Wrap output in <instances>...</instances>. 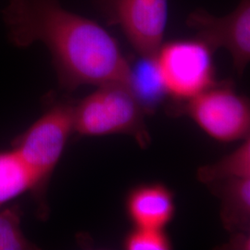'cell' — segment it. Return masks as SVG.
Here are the masks:
<instances>
[{
    "label": "cell",
    "instance_id": "cell-1",
    "mask_svg": "<svg viewBox=\"0 0 250 250\" xmlns=\"http://www.w3.org/2000/svg\"><path fill=\"white\" fill-rule=\"evenodd\" d=\"M3 16L16 46L45 44L64 89L106 83L131 89L132 66L116 39L96 21L64 9L57 0H9Z\"/></svg>",
    "mask_w": 250,
    "mask_h": 250
},
{
    "label": "cell",
    "instance_id": "cell-2",
    "mask_svg": "<svg viewBox=\"0 0 250 250\" xmlns=\"http://www.w3.org/2000/svg\"><path fill=\"white\" fill-rule=\"evenodd\" d=\"M73 107L67 102L56 103L11 143L12 149L35 175L32 193L40 216L46 212L44 201L48 182L73 133Z\"/></svg>",
    "mask_w": 250,
    "mask_h": 250
},
{
    "label": "cell",
    "instance_id": "cell-3",
    "mask_svg": "<svg viewBox=\"0 0 250 250\" xmlns=\"http://www.w3.org/2000/svg\"><path fill=\"white\" fill-rule=\"evenodd\" d=\"M83 136L134 135L146 143L144 107L133 91L122 83H106L73 107V133Z\"/></svg>",
    "mask_w": 250,
    "mask_h": 250
},
{
    "label": "cell",
    "instance_id": "cell-4",
    "mask_svg": "<svg viewBox=\"0 0 250 250\" xmlns=\"http://www.w3.org/2000/svg\"><path fill=\"white\" fill-rule=\"evenodd\" d=\"M213 50L200 39L162 44L154 57L166 94L188 100L215 84Z\"/></svg>",
    "mask_w": 250,
    "mask_h": 250
},
{
    "label": "cell",
    "instance_id": "cell-5",
    "mask_svg": "<svg viewBox=\"0 0 250 250\" xmlns=\"http://www.w3.org/2000/svg\"><path fill=\"white\" fill-rule=\"evenodd\" d=\"M108 25L119 26L135 51L153 59L163 44L168 0H93Z\"/></svg>",
    "mask_w": 250,
    "mask_h": 250
},
{
    "label": "cell",
    "instance_id": "cell-6",
    "mask_svg": "<svg viewBox=\"0 0 250 250\" xmlns=\"http://www.w3.org/2000/svg\"><path fill=\"white\" fill-rule=\"evenodd\" d=\"M186 113L209 136L221 142L250 137L248 100L229 85H216L187 100Z\"/></svg>",
    "mask_w": 250,
    "mask_h": 250
},
{
    "label": "cell",
    "instance_id": "cell-7",
    "mask_svg": "<svg viewBox=\"0 0 250 250\" xmlns=\"http://www.w3.org/2000/svg\"><path fill=\"white\" fill-rule=\"evenodd\" d=\"M187 25L197 31L198 39L213 51L224 47L232 56L238 74L250 61V0H240L235 9L224 17H216L203 9L191 12Z\"/></svg>",
    "mask_w": 250,
    "mask_h": 250
},
{
    "label": "cell",
    "instance_id": "cell-8",
    "mask_svg": "<svg viewBox=\"0 0 250 250\" xmlns=\"http://www.w3.org/2000/svg\"><path fill=\"white\" fill-rule=\"evenodd\" d=\"M126 209L134 226L164 229L173 218L175 204L170 189L161 184H150L130 192Z\"/></svg>",
    "mask_w": 250,
    "mask_h": 250
},
{
    "label": "cell",
    "instance_id": "cell-9",
    "mask_svg": "<svg viewBox=\"0 0 250 250\" xmlns=\"http://www.w3.org/2000/svg\"><path fill=\"white\" fill-rule=\"evenodd\" d=\"M222 219L226 229L249 232L250 226V178L222 181Z\"/></svg>",
    "mask_w": 250,
    "mask_h": 250
},
{
    "label": "cell",
    "instance_id": "cell-10",
    "mask_svg": "<svg viewBox=\"0 0 250 250\" xmlns=\"http://www.w3.org/2000/svg\"><path fill=\"white\" fill-rule=\"evenodd\" d=\"M36 178L14 149L0 152V206L33 191Z\"/></svg>",
    "mask_w": 250,
    "mask_h": 250
},
{
    "label": "cell",
    "instance_id": "cell-11",
    "mask_svg": "<svg viewBox=\"0 0 250 250\" xmlns=\"http://www.w3.org/2000/svg\"><path fill=\"white\" fill-rule=\"evenodd\" d=\"M197 177L203 183L222 182L228 179L250 178V140L244 139L238 148L217 163L201 167Z\"/></svg>",
    "mask_w": 250,
    "mask_h": 250
},
{
    "label": "cell",
    "instance_id": "cell-12",
    "mask_svg": "<svg viewBox=\"0 0 250 250\" xmlns=\"http://www.w3.org/2000/svg\"><path fill=\"white\" fill-rule=\"evenodd\" d=\"M21 214L18 205L0 210V250H36L21 228Z\"/></svg>",
    "mask_w": 250,
    "mask_h": 250
},
{
    "label": "cell",
    "instance_id": "cell-13",
    "mask_svg": "<svg viewBox=\"0 0 250 250\" xmlns=\"http://www.w3.org/2000/svg\"><path fill=\"white\" fill-rule=\"evenodd\" d=\"M124 247L127 250H168L172 245L164 229L134 226L126 235Z\"/></svg>",
    "mask_w": 250,
    "mask_h": 250
}]
</instances>
